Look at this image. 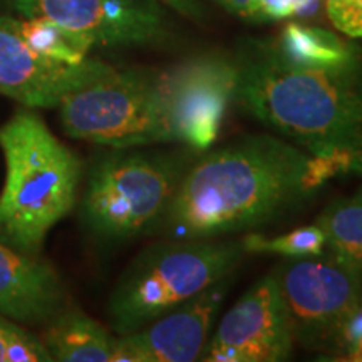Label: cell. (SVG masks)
Returning a JSON list of instances; mask_svg holds the SVG:
<instances>
[{
	"label": "cell",
	"instance_id": "cell-11",
	"mask_svg": "<svg viewBox=\"0 0 362 362\" xmlns=\"http://www.w3.org/2000/svg\"><path fill=\"white\" fill-rule=\"evenodd\" d=\"M232 275L175 307L133 334L116 337L112 362L200 361Z\"/></svg>",
	"mask_w": 362,
	"mask_h": 362
},
{
	"label": "cell",
	"instance_id": "cell-18",
	"mask_svg": "<svg viewBox=\"0 0 362 362\" xmlns=\"http://www.w3.org/2000/svg\"><path fill=\"white\" fill-rule=\"evenodd\" d=\"M245 253H277L284 257H312L320 255L325 250V237L315 223L292 230L280 237L264 235H247L240 240Z\"/></svg>",
	"mask_w": 362,
	"mask_h": 362
},
{
	"label": "cell",
	"instance_id": "cell-19",
	"mask_svg": "<svg viewBox=\"0 0 362 362\" xmlns=\"http://www.w3.org/2000/svg\"><path fill=\"white\" fill-rule=\"evenodd\" d=\"M0 362H52L42 339L0 314Z\"/></svg>",
	"mask_w": 362,
	"mask_h": 362
},
{
	"label": "cell",
	"instance_id": "cell-6",
	"mask_svg": "<svg viewBox=\"0 0 362 362\" xmlns=\"http://www.w3.org/2000/svg\"><path fill=\"white\" fill-rule=\"evenodd\" d=\"M189 155L117 149L90 170L83 221L104 238L124 240L160 223L187 173Z\"/></svg>",
	"mask_w": 362,
	"mask_h": 362
},
{
	"label": "cell",
	"instance_id": "cell-3",
	"mask_svg": "<svg viewBox=\"0 0 362 362\" xmlns=\"http://www.w3.org/2000/svg\"><path fill=\"white\" fill-rule=\"evenodd\" d=\"M0 149L6 160L0 242L35 257L76 205L81 161L29 110H19L0 126Z\"/></svg>",
	"mask_w": 362,
	"mask_h": 362
},
{
	"label": "cell",
	"instance_id": "cell-1",
	"mask_svg": "<svg viewBox=\"0 0 362 362\" xmlns=\"http://www.w3.org/2000/svg\"><path fill=\"white\" fill-rule=\"evenodd\" d=\"M349 171H362V156H315L275 136H247L189 166L161 216L163 233L211 240L253 228Z\"/></svg>",
	"mask_w": 362,
	"mask_h": 362
},
{
	"label": "cell",
	"instance_id": "cell-20",
	"mask_svg": "<svg viewBox=\"0 0 362 362\" xmlns=\"http://www.w3.org/2000/svg\"><path fill=\"white\" fill-rule=\"evenodd\" d=\"M330 22L349 37H362V0H325Z\"/></svg>",
	"mask_w": 362,
	"mask_h": 362
},
{
	"label": "cell",
	"instance_id": "cell-15",
	"mask_svg": "<svg viewBox=\"0 0 362 362\" xmlns=\"http://www.w3.org/2000/svg\"><path fill=\"white\" fill-rule=\"evenodd\" d=\"M275 49L296 66L342 67L356 62L351 45L336 34L297 22L285 25Z\"/></svg>",
	"mask_w": 362,
	"mask_h": 362
},
{
	"label": "cell",
	"instance_id": "cell-2",
	"mask_svg": "<svg viewBox=\"0 0 362 362\" xmlns=\"http://www.w3.org/2000/svg\"><path fill=\"white\" fill-rule=\"evenodd\" d=\"M235 66V101L248 115L310 155L362 156V78L356 62L296 66L275 45H255Z\"/></svg>",
	"mask_w": 362,
	"mask_h": 362
},
{
	"label": "cell",
	"instance_id": "cell-23",
	"mask_svg": "<svg viewBox=\"0 0 362 362\" xmlns=\"http://www.w3.org/2000/svg\"><path fill=\"white\" fill-rule=\"evenodd\" d=\"M265 21H282L293 17L292 0H259Z\"/></svg>",
	"mask_w": 362,
	"mask_h": 362
},
{
	"label": "cell",
	"instance_id": "cell-21",
	"mask_svg": "<svg viewBox=\"0 0 362 362\" xmlns=\"http://www.w3.org/2000/svg\"><path fill=\"white\" fill-rule=\"evenodd\" d=\"M342 346L349 352V359L362 361V309L354 315L341 339Z\"/></svg>",
	"mask_w": 362,
	"mask_h": 362
},
{
	"label": "cell",
	"instance_id": "cell-10",
	"mask_svg": "<svg viewBox=\"0 0 362 362\" xmlns=\"http://www.w3.org/2000/svg\"><path fill=\"white\" fill-rule=\"evenodd\" d=\"M22 17H42L94 45H143L165 35L160 0H8Z\"/></svg>",
	"mask_w": 362,
	"mask_h": 362
},
{
	"label": "cell",
	"instance_id": "cell-24",
	"mask_svg": "<svg viewBox=\"0 0 362 362\" xmlns=\"http://www.w3.org/2000/svg\"><path fill=\"white\" fill-rule=\"evenodd\" d=\"M163 6L175 8L181 13L188 17H200L202 16V8L198 6L197 0H160Z\"/></svg>",
	"mask_w": 362,
	"mask_h": 362
},
{
	"label": "cell",
	"instance_id": "cell-9",
	"mask_svg": "<svg viewBox=\"0 0 362 362\" xmlns=\"http://www.w3.org/2000/svg\"><path fill=\"white\" fill-rule=\"evenodd\" d=\"M161 74L176 143L205 151L218 138L226 107L235 101L237 66L220 57H198Z\"/></svg>",
	"mask_w": 362,
	"mask_h": 362
},
{
	"label": "cell",
	"instance_id": "cell-25",
	"mask_svg": "<svg viewBox=\"0 0 362 362\" xmlns=\"http://www.w3.org/2000/svg\"><path fill=\"white\" fill-rule=\"evenodd\" d=\"M293 4V17H307L317 16L320 7V0H292Z\"/></svg>",
	"mask_w": 362,
	"mask_h": 362
},
{
	"label": "cell",
	"instance_id": "cell-8",
	"mask_svg": "<svg viewBox=\"0 0 362 362\" xmlns=\"http://www.w3.org/2000/svg\"><path fill=\"white\" fill-rule=\"evenodd\" d=\"M287 307L275 274L265 275L238 298L206 341L205 362H282L293 349Z\"/></svg>",
	"mask_w": 362,
	"mask_h": 362
},
{
	"label": "cell",
	"instance_id": "cell-17",
	"mask_svg": "<svg viewBox=\"0 0 362 362\" xmlns=\"http://www.w3.org/2000/svg\"><path fill=\"white\" fill-rule=\"evenodd\" d=\"M17 30L30 47L66 64L78 66L88 59V54L94 44L88 37L66 29L56 22L42 19V17H24L16 19Z\"/></svg>",
	"mask_w": 362,
	"mask_h": 362
},
{
	"label": "cell",
	"instance_id": "cell-22",
	"mask_svg": "<svg viewBox=\"0 0 362 362\" xmlns=\"http://www.w3.org/2000/svg\"><path fill=\"white\" fill-rule=\"evenodd\" d=\"M220 6H223L226 11L237 13V16L243 17V19L252 21H265L264 12H262L259 0H215Z\"/></svg>",
	"mask_w": 362,
	"mask_h": 362
},
{
	"label": "cell",
	"instance_id": "cell-12",
	"mask_svg": "<svg viewBox=\"0 0 362 362\" xmlns=\"http://www.w3.org/2000/svg\"><path fill=\"white\" fill-rule=\"evenodd\" d=\"M86 59L72 66L42 56L25 42L16 19L0 17V94L27 107H57L67 93L110 71Z\"/></svg>",
	"mask_w": 362,
	"mask_h": 362
},
{
	"label": "cell",
	"instance_id": "cell-16",
	"mask_svg": "<svg viewBox=\"0 0 362 362\" xmlns=\"http://www.w3.org/2000/svg\"><path fill=\"white\" fill-rule=\"evenodd\" d=\"M315 225L325 237V250L362 274V189L330 203Z\"/></svg>",
	"mask_w": 362,
	"mask_h": 362
},
{
	"label": "cell",
	"instance_id": "cell-14",
	"mask_svg": "<svg viewBox=\"0 0 362 362\" xmlns=\"http://www.w3.org/2000/svg\"><path fill=\"white\" fill-rule=\"evenodd\" d=\"M40 339L52 361L112 362L116 337L81 310L64 307L49 320Z\"/></svg>",
	"mask_w": 362,
	"mask_h": 362
},
{
	"label": "cell",
	"instance_id": "cell-13",
	"mask_svg": "<svg viewBox=\"0 0 362 362\" xmlns=\"http://www.w3.org/2000/svg\"><path fill=\"white\" fill-rule=\"evenodd\" d=\"M66 307L57 272L0 242V314L19 324H47Z\"/></svg>",
	"mask_w": 362,
	"mask_h": 362
},
{
	"label": "cell",
	"instance_id": "cell-5",
	"mask_svg": "<svg viewBox=\"0 0 362 362\" xmlns=\"http://www.w3.org/2000/svg\"><path fill=\"white\" fill-rule=\"evenodd\" d=\"M57 107L71 138L115 149L176 143L161 72L111 67L67 93Z\"/></svg>",
	"mask_w": 362,
	"mask_h": 362
},
{
	"label": "cell",
	"instance_id": "cell-4",
	"mask_svg": "<svg viewBox=\"0 0 362 362\" xmlns=\"http://www.w3.org/2000/svg\"><path fill=\"white\" fill-rule=\"evenodd\" d=\"M240 242L170 240L149 247L121 275L107 304L117 336L133 334L233 274Z\"/></svg>",
	"mask_w": 362,
	"mask_h": 362
},
{
	"label": "cell",
	"instance_id": "cell-7",
	"mask_svg": "<svg viewBox=\"0 0 362 362\" xmlns=\"http://www.w3.org/2000/svg\"><path fill=\"white\" fill-rule=\"evenodd\" d=\"M291 319L293 341L305 349L341 342L361 309L362 274L327 250L312 257H287L274 270Z\"/></svg>",
	"mask_w": 362,
	"mask_h": 362
}]
</instances>
